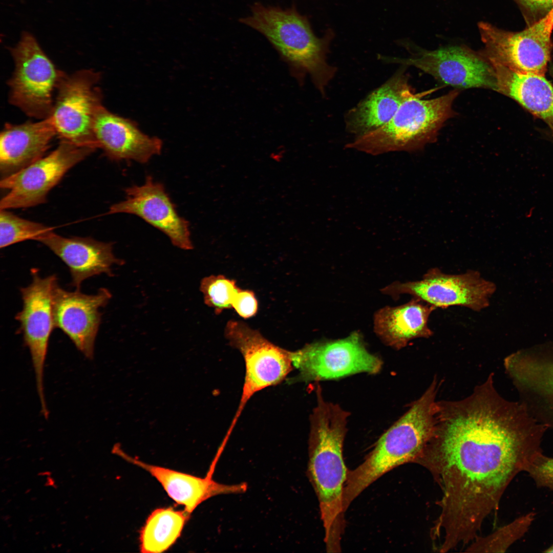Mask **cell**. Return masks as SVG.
I'll use <instances>...</instances> for the list:
<instances>
[{
    "label": "cell",
    "instance_id": "83f0119b",
    "mask_svg": "<svg viewBox=\"0 0 553 553\" xmlns=\"http://www.w3.org/2000/svg\"><path fill=\"white\" fill-rule=\"evenodd\" d=\"M539 390L543 412L553 427V353L546 359L542 369Z\"/></svg>",
    "mask_w": 553,
    "mask_h": 553
},
{
    "label": "cell",
    "instance_id": "ac0fdd59",
    "mask_svg": "<svg viewBox=\"0 0 553 553\" xmlns=\"http://www.w3.org/2000/svg\"><path fill=\"white\" fill-rule=\"evenodd\" d=\"M36 241L48 247L68 266L72 284L79 289L86 279L102 273L113 275L114 265H122L124 261L113 252L112 243L97 241L91 238L61 236L53 230L39 237Z\"/></svg>",
    "mask_w": 553,
    "mask_h": 553
},
{
    "label": "cell",
    "instance_id": "7c38bea8",
    "mask_svg": "<svg viewBox=\"0 0 553 553\" xmlns=\"http://www.w3.org/2000/svg\"><path fill=\"white\" fill-rule=\"evenodd\" d=\"M410 49L407 58H380L387 61L415 67L440 82L459 88H480L497 91L494 68L479 52L463 45L434 50L406 45Z\"/></svg>",
    "mask_w": 553,
    "mask_h": 553
},
{
    "label": "cell",
    "instance_id": "52a82bcc",
    "mask_svg": "<svg viewBox=\"0 0 553 553\" xmlns=\"http://www.w3.org/2000/svg\"><path fill=\"white\" fill-rule=\"evenodd\" d=\"M478 28L483 44L479 52L490 63L520 73L544 75L553 46V10L519 32L506 31L485 22H480Z\"/></svg>",
    "mask_w": 553,
    "mask_h": 553
},
{
    "label": "cell",
    "instance_id": "ba28073f",
    "mask_svg": "<svg viewBox=\"0 0 553 553\" xmlns=\"http://www.w3.org/2000/svg\"><path fill=\"white\" fill-rule=\"evenodd\" d=\"M225 336L242 354L245 372L242 395L228 432L231 433L245 406L258 392L276 385L292 370V351L280 347L245 323L230 320Z\"/></svg>",
    "mask_w": 553,
    "mask_h": 553
},
{
    "label": "cell",
    "instance_id": "f1b7e54d",
    "mask_svg": "<svg viewBox=\"0 0 553 553\" xmlns=\"http://www.w3.org/2000/svg\"><path fill=\"white\" fill-rule=\"evenodd\" d=\"M538 487L553 491V457L538 454L525 470Z\"/></svg>",
    "mask_w": 553,
    "mask_h": 553
},
{
    "label": "cell",
    "instance_id": "e0dca14e",
    "mask_svg": "<svg viewBox=\"0 0 553 553\" xmlns=\"http://www.w3.org/2000/svg\"><path fill=\"white\" fill-rule=\"evenodd\" d=\"M93 131L98 147L115 161L131 160L145 163L162 150L160 139L145 134L135 122L113 113L103 105L96 115Z\"/></svg>",
    "mask_w": 553,
    "mask_h": 553
},
{
    "label": "cell",
    "instance_id": "9c48e42d",
    "mask_svg": "<svg viewBox=\"0 0 553 553\" xmlns=\"http://www.w3.org/2000/svg\"><path fill=\"white\" fill-rule=\"evenodd\" d=\"M100 74L90 69L66 74L60 82L50 117L61 140L80 146L99 148L93 126L102 105L98 87Z\"/></svg>",
    "mask_w": 553,
    "mask_h": 553
},
{
    "label": "cell",
    "instance_id": "5bb4252c",
    "mask_svg": "<svg viewBox=\"0 0 553 553\" xmlns=\"http://www.w3.org/2000/svg\"><path fill=\"white\" fill-rule=\"evenodd\" d=\"M32 275L31 284L20 289L23 307L15 318L20 324L24 344L31 354L41 410L45 411L48 408L44 393V370L50 336L55 328L53 296L58 282L55 274L42 278L37 270H32Z\"/></svg>",
    "mask_w": 553,
    "mask_h": 553
},
{
    "label": "cell",
    "instance_id": "f546056e",
    "mask_svg": "<svg viewBox=\"0 0 553 553\" xmlns=\"http://www.w3.org/2000/svg\"><path fill=\"white\" fill-rule=\"evenodd\" d=\"M519 6L526 27L536 24L553 10V0H514Z\"/></svg>",
    "mask_w": 553,
    "mask_h": 553
},
{
    "label": "cell",
    "instance_id": "277c9868",
    "mask_svg": "<svg viewBox=\"0 0 553 553\" xmlns=\"http://www.w3.org/2000/svg\"><path fill=\"white\" fill-rule=\"evenodd\" d=\"M240 22L262 34L288 65L291 75L302 82L308 74L317 88L324 93L335 69L326 60L333 37L328 31L324 37L314 33L306 17L294 8L282 9L265 6L259 3L251 8V14Z\"/></svg>",
    "mask_w": 553,
    "mask_h": 553
},
{
    "label": "cell",
    "instance_id": "484cf974",
    "mask_svg": "<svg viewBox=\"0 0 553 553\" xmlns=\"http://www.w3.org/2000/svg\"><path fill=\"white\" fill-rule=\"evenodd\" d=\"M48 226L19 217L8 211H0V247L1 248L27 240H36L44 234L53 230Z\"/></svg>",
    "mask_w": 553,
    "mask_h": 553
},
{
    "label": "cell",
    "instance_id": "3957f363",
    "mask_svg": "<svg viewBox=\"0 0 553 553\" xmlns=\"http://www.w3.org/2000/svg\"><path fill=\"white\" fill-rule=\"evenodd\" d=\"M439 386L435 377L422 395L380 436L365 460L348 471L344 491L345 510L382 475L401 465L415 463L435 430Z\"/></svg>",
    "mask_w": 553,
    "mask_h": 553
},
{
    "label": "cell",
    "instance_id": "7a4b0ae2",
    "mask_svg": "<svg viewBox=\"0 0 553 553\" xmlns=\"http://www.w3.org/2000/svg\"><path fill=\"white\" fill-rule=\"evenodd\" d=\"M310 417L307 475L318 498L328 552H339L345 528L344 491L348 470L343 455L349 413L326 401L320 387Z\"/></svg>",
    "mask_w": 553,
    "mask_h": 553
},
{
    "label": "cell",
    "instance_id": "6da1fadb",
    "mask_svg": "<svg viewBox=\"0 0 553 553\" xmlns=\"http://www.w3.org/2000/svg\"><path fill=\"white\" fill-rule=\"evenodd\" d=\"M547 429L522 402L503 397L492 374L467 397L437 401L433 434L415 463L441 490L430 536L442 551L479 536L513 479L542 452Z\"/></svg>",
    "mask_w": 553,
    "mask_h": 553
},
{
    "label": "cell",
    "instance_id": "603a6c76",
    "mask_svg": "<svg viewBox=\"0 0 553 553\" xmlns=\"http://www.w3.org/2000/svg\"><path fill=\"white\" fill-rule=\"evenodd\" d=\"M491 64L495 74L496 91L515 100L543 120L553 134V86L544 75L520 73Z\"/></svg>",
    "mask_w": 553,
    "mask_h": 553
},
{
    "label": "cell",
    "instance_id": "ffe728a7",
    "mask_svg": "<svg viewBox=\"0 0 553 553\" xmlns=\"http://www.w3.org/2000/svg\"><path fill=\"white\" fill-rule=\"evenodd\" d=\"M57 135L50 116L38 122L6 123L0 137L2 179L14 174L40 159Z\"/></svg>",
    "mask_w": 553,
    "mask_h": 553
},
{
    "label": "cell",
    "instance_id": "4316f807",
    "mask_svg": "<svg viewBox=\"0 0 553 553\" xmlns=\"http://www.w3.org/2000/svg\"><path fill=\"white\" fill-rule=\"evenodd\" d=\"M239 289L234 280L221 274L204 278L200 285L204 303L213 308L216 314L232 308L233 299Z\"/></svg>",
    "mask_w": 553,
    "mask_h": 553
},
{
    "label": "cell",
    "instance_id": "d6986e66",
    "mask_svg": "<svg viewBox=\"0 0 553 553\" xmlns=\"http://www.w3.org/2000/svg\"><path fill=\"white\" fill-rule=\"evenodd\" d=\"M115 451L124 459L143 469L155 477L174 501L184 506V511L189 515L201 503L213 496L242 493L247 488L245 483L228 485L215 481L212 479V473L216 464L214 463L207 476L201 478L147 464L130 456L119 449Z\"/></svg>",
    "mask_w": 553,
    "mask_h": 553
},
{
    "label": "cell",
    "instance_id": "30bf717a",
    "mask_svg": "<svg viewBox=\"0 0 553 553\" xmlns=\"http://www.w3.org/2000/svg\"><path fill=\"white\" fill-rule=\"evenodd\" d=\"M95 150L61 140L47 156L1 179V188L9 192L1 200L0 209L27 208L44 203L48 193L66 173Z\"/></svg>",
    "mask_w": 553,
    "mask_h": 553
},
{
    "label": "cell",
    "instance_id": "9a60e30c",
    "mask_svg": "<svg viewBox=\"0 0 553 553\" xmlns=\"http://www.w3.org/2000/svg\"><path fill=\"white\" fill-rule=\"evenodd\" d=\"M125 193V199L111 206L108 214L136 215L166 235L175 246L193 248L189 223L179 215L162 184L148 176L143 185L127 187Z\"/></svg>",
    "mask_w": 553,
    "mask_h": 553
},
{
    "label": "cell",
    "instance_id": "2e32d148",
    "mask_svg": "<svg viewBox=\"0 0 553 553\" xmlns=\"http://www.w3.org/2000/svg\"><path fill=\"white\" fill-rule=\"evenodd\" d=\"M112 297L109 290L100 288L96 294H86L79 289L71 292L55 285L53 296L55 328H59L87 358L94 355L96 337L101 323L99 309Z\"/></svg>",
    "mask_w": 553,
    "mask_h": 553
},
{
    "label": "cell",
    "instance_id": "7402d4cb",
    "mask_svg": "<svg viewBox=\"0 0 553 553\" xmlns=\"http://www.w3.org/2000/svg\"><path fill=\"white\" fill-rule=\"evenodd\" d=\"M436 308L414 297L409 302L394 307H385L374 317V329L386 344L399 349L418 338L433 334L428 326L429 317Z\"/></svg>",
    "mask_w": 553,
    "mask_h": 553
},
{
    "label": "cell",
    "instance_id": "4fadbf2b",
    "mask_svg": "<svg viewBox=\"0 0 553 553\" xmlns=\"http://www.w3.org/2000/svg\"><path fill=\"white\" fill-rule=\"evenodd\" d=\"M495 289V284L484 279L478 271L453 274L434 267L420 280L395 283L385 291L397 296L409 294L436 308L459 306L480 311L488 306Z\"/></svg>",
    "mask_w": 553,
    "mask_h": 553
},
{
    "label": "cell",
    "instance_id": "8992f818",
    "mask_svg": "<svg viewBox=\"0 0 553 553\" xmlns=\"http://www.w3.org/2000/svg\"><path fill=\"white\" fill-rule=\"evenodd\" d=\"M10 51L15 67L8 81L9 102L28 116L50 117L53 93L66 74L55 66L29 32L22 33Z\"/></svg>",
    "mask_w": 553,
    "mask_h": 553
},
{
    "label": "cell",
    "instance_id": "8fae6325",
    "mask_svg": "<svg viewBox=\"0 0 553 553\" xmlns=\"http://www.w3.org/2000/svg\"><path fill=\"white\" fill-rule=\"evenodd\" d=\"M293 367L298 371L293 381L337 379L354 374H376L382 360L370 353L359 336L353 334L337 341L308 344L292 351Z\"/></svg>",
    "mask_w": 553,
    "mask_h": 553
},
{
    "label": "cell",
    "instance_id": "4dcf8cb0",
    "mask_svg": "<svg viewBox=\"0 0 553 553\" xmlns=\"http://www.w3.org/2000/svg\"><path fill=\"white\" fill-rule=\"evenodd\" d=\"M232 307L244 318L254 315L258 311V304L254 292L239 289L233 299Z\"/></svg>",
    "mask_w": 553,
    "mask_h": 553
},
{
    "label": "cell",
    "instance_id": "44dd1931",
    "mask_svg": "<svg viewBox=\"0 0 553 553\" xmlns=\"http://www.w3.org/2000/svg\"><path fill=\"white\" fill-rule=\"evenodd\" d=\"M401 70L347 114L348 131L358 137L391 120L402 102L414 92Z\"/></svg>",
    "mask_w": 553,
    "mask_h": 553
},
{
    "label": "cell",
    "instance_id": "1f68e13d",
    "mask_svg": "<svg viewBox=\"0 0 553 553\" xmlns=\"http://www.w3.org/2000/svg\"><path fill=\"white\" fill-rule=\"evenodd\" d=\"M544 552H553V544L543 551Z\"/></svg>",
    "mask_w": 553,
    "mask_h": 553
},
{
    "label": "cell",
    "instance_id": "d4e9b609",
    "mask_svg": "<svg viewBox=\"0 0 553 553\" xmlns=\"http://www.w3.org/2000/svg\"><path fill=\"white\" fill-rule=\"evenodd\" d=\"M536 518L534 512L519 517L486 536H478L465 550L467 552H504L528 530Z\"/></svg>",
    "mask_w": 553,
    "mask_h": 553
},
{
    "label": "cell",
    "instance_id": "5b68a950",
    "mask_svg": "<svg viewBox=\"0 0 553 553\" xmlns=\"http://www.w3.org/2000/svg\"><path fill=\"white\" fill-rule=\"evenodd\" d=\"M459 93L454 90L437 98L422 99L413 92L387 123L357 137L346 147L372 155L421 148L434 142L443 124L454 116L452 105Z\"/></svg>",
    "mask_w": 553,
    "mask_h": 553
},
{
    "label": "cell",
    "instance_id": "cb8c5ba5",
    "mask_svg": "<svg viewBox=\"0 0 553 553\" xmlns=\"http://www.w3.org/2000/svg\"><path fill=\"white\" fill-rule=\"evenodd\" d=\"M189 516L171 507L155 509L140 531V551L159 553L168 549L180 536Z\"/></svg>",
    "mask_w": 553,
    "mask_h": 553
}]
</instances>
